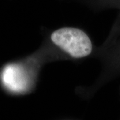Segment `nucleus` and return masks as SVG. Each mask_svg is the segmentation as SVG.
<instances>
[{
  "mask_svg": "<svg viewBox=\"0 0 120 120\" xmlns=\"http://www.w3.org/2000/svg\"><path fill=\"white\" fill-rule=\"evenodd\" d=\"M51 40L57 47L76 59L86 57L93 50L90 37L85 31L75 27H65L54 31Z\"/></svg>",
  "mask_w": 120,
  "mask_h": 120,
  "instance_id": "1",
  "label": "nucleus"
},
{
  "mask_svg": "<svg viewBox=\"0 0 120 120\" xmlns=\"http://www.w3.org/2000/svg\"><path fill=\"white\" fill-rule=\"evenodd\" d=\"M1 85L11 93L23 92L28 87V77L24 69L16 63L8 64L2 68L0 73Z\"/></svg>",
  "mask_w": 120,
  "mask_h": 120,
  "instance_id": "2",
  "label": "nucleus"
}]
</instances>
